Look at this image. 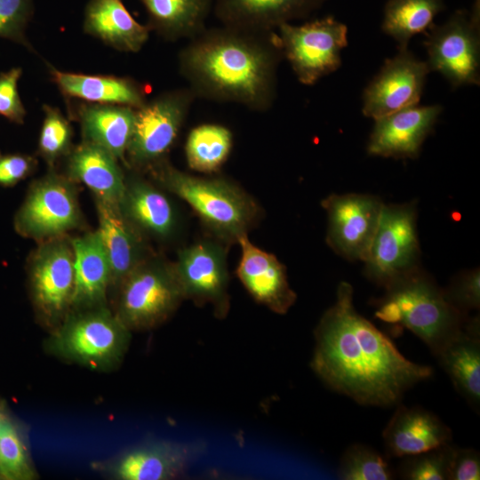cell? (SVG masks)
<instances>
[{
	"label": "cell",
	"mask_w": 480,
	"mask_h": 480,
	"mask_svg": "<svg viewBox=\"0 0 480 480\" xmlns=\"http://www.w3.org/2000/svg\"><path fill=\"white\" fill-rule=\"evenodd\" d=\"M173 268L185 299L210 304L218 318L229 308L227 251L218 241L202 240L179 251Z\"/></svg>",
	"instance_id": "14"
},
{
	"label": "cell",
	"mask_w": 480,
	"mask_h": 480,
	"mask_svg": "<svg viewBox=\"0 0 480 480\" xmlns=\"http://www.w3.org/2000/svg\"><path fill=\"white\" fill-rule=\"evenodd\" d=\"M67 177L84 184L96 199L119 204L125 178L118 160L102 147L83 140L67 156Z\"/></svg>",
	"instance_id": "24"
},
{
	"label": "cell",
	"mask_w": 480,
	"mask_h": 480,
	"mask_svg": "<svg viewBox=\"0 0 480 480\" xmlns=\"http://www.w3.org/2000/svg\"><path fill=\"white\" fill-rule=\"evenodd\" d=\"M151 31L167 41L192 38L205 28L212 0H140Z\"/></svg>",
	"instance_id": "29"
},
{
	"label": "cell",
	"mask_w": 480,
	"mask_h": 480,
	"mask_svg": "<svg viewBox=\"0 0 480 480\" xmlns=\"http://www.w3.org/2000/svg\"><path fill=\"white\" fill-rule=\"evenodd\" d=\"M130 330L105 306L68 313L48 341L57 356L96 371L110 370L124 358Z\"/></svg>",
	"instance_id": "5"
},
{
	"label": "cell",
	"mask_w": 480,
	"mask_h": 480,
	"mask_svg": "<svg viewBox=\"0 0 480 480\" xmlns=\"http://www.w3.org/2000/svg\"><path fill=\"white\" fill-rule=\"evenodd\" d=\"M74 183L53 172L34 181L14 219L17 233L44 241L79 227L82 214Z\"/></svg>",
	"instance_id": "11"
},
{
	"label": "cell",
	"mask_w": 480,
	"mask_h": 480,
	"mask_svg": "<svg viewBox=\"0 0 480 480\" xmlns=\"http://www.w3.org/2000/svg\"><path fill=\"white\" fill-rule=\"evenodd\" d=\"M327 214L326 243L346 260L363 261L384 205L370 194H332L322 201Z\"/></svg>",
	"instance_id": "13"
},
{
	"label": "cell",
	"mask_w": 480,
	"mask_h": 480,
	"mask_svg": "<svg viewBox=\"0 0 480 480\" xmlns=\"http://www.w3.org/2000/svg\"><path fill=\"white\" fill-rule=\"evenodd\" d=\"M185 300L173 264L148 258L120 284L117 317L130 330L152 329Z\"/></svg>",
	"instance_id": "6"
},
{
	"label": "cell",
	"mask_w": 480,
	"mask_h": 480,
	"mask_svg": "<svg viewBox=\"0 0 480 480\" xmlns=\"http://www.w3.org/2000/svg\"><path fill=\"white\" fill-rule=\"evenodd\" d=\"M353 287L340 282L334 304L315 330L311 367L332 390L359 404H398L433 369L407 359L392 340L356 309Z\"/></svg>",
	"instance_id": "1"
},
{
	"label": "cell",
	"mask_w": 480,
	"mask_h": 480,
	"mask_svg": "<svg viewBox=\"0 0 480 480\" xmlns=\"http://www.w3.org/2000/svg\"><path fill=\"white\" fill-rule=\"evenodd\" d=\"M196 99L188 88L166 91L136 108L132 135L126 154L127 164L148 169L164 160Z\"/></svg>",
	"instance_id": "10"
},
{
	"label": "cell",
	"mask_w": 480,
	"mask_h": 480,
	"mask_svg": "<svg viewBox=\"0 0 480 480\" xmlns=\"http://www.w3.org/2000/svg\"><path fill=\"white\" fill-rule=\"evenodd\" d=\"M21 75L20 67L0 73V116L16 124H23L27 115L18 91Z\"/></svg>",
	"instance_id": "38"
},
{
	"label": "cell",
	"mask_w": 480,
	"mask_h": 480,
	"mask_svg": "<svg viewBox=\"0 0 480 480\" xmlns=\"http://www.w3.org/2000/svg\"><path fill=\"white\" fill-rule=\"evenodd\" d=\"M203 442L152 441L132 447L109 467L119 480H168L181 476L204 451Z\"/></svg>",
	"instance_id": "17"
},
{
	"label": "cell",
	"mask_w": 480,
	"mask_h": 480,
	"mask_svg": "<svg viewBox=\"0 0 480 480\" xmlns=\"http://www.w3.org/2000/svg\"><path fill=\"white\" fill-rule=\"evenodd\" d=\"M75 256V288L71 308L105 306L111 283L110 262L98 231L71 240Z\"/></svg>",
	"instance_id": "25"
},
{
	"label": "cell",
	"mask_w": 480,
	"mask_h": 480,
	"mask_svg": "<svg viewBox=\"0 0 480 480\" xmlns=\"http://www.w3.org/2000/svg\"><path fill=\"white\" fill-rule=\"evenodd\" d=\"M480 479V455L472 448L454 446L452 457L449 480Z\"/></svg>",
	"instance_id": "40"
},
{
	"label": "cell",
	"mask_w": 480,
	"mask_h": 480,
	"mask_svg": "<svg viewBox=\"0 0 480 480\" xmlns=\"http://www.w3.org/2000/svg\"><path fill=\"white\" fill-rule=\"evenodd\" d=\"M43 112L44 116L38 140V153L52 166L73 148V131L69 121L58 108L44 104Z\"/></svg>",
	"instance_id": "34"
},
{
	"label": "cell",
	"mask_w": 480,
	"mask_h": 480,
	"mask_svg": "<svg viewBox=\"0 0 480 480\" xmlns=\"http://www.w3.org/2000/svg\"><path fill=\"white\" fill-rule=\"evenodd\" d=\"M237 243L241 258L236 274L243 285L257 302L276 314H285L297 299L290 287L285 267L274 254L253 244L247 235Z\"/></svg>",
	"instance_id": "18"
},
{
	"label": "cell",
	"mask_w": 480,
	"mask_h": 480,
	"mask_svg": "<svg viewBox=\"0 0 480 480\" xmlns=\"http://www.w3.org/2000/svg\"><path fill=\"white\" fill-rule=\"evenodd\" d=\"M395 476L389 458L363 444L348 447L338 468V476L342 480H389Z\"/></svg>",
	"instance_id": "32"
},
{
	"label": "cell",
	"mask_w": 480,
	"mask_h": 480,
	"mask_svg": "<svg viewBox=\"0 0 480 480\" xmlns=\"http://www.w3.org/2000/svg\"><path fill=\"white\" fill-rule=\"evenodd\" d=\"M382 437L387 456L402 458L451 444L452 433L434 412L397 404Z\"/></svg>",
	"instance_id": "19"
},
{
	"label": "cell",
	"mask_w": 480,
	"mask_h": 480,
	"mask_svg": "<svg viewBox=\"0 0 480 480\" xmlns=\"http://www.w3.org/2000/svg\"><path fill=\"white\" fill-rule=\"evenodd\" d=\"M48 68L52 82L67 98L133 108H140L148 101V89L133 78L66 72L51 65Z\"/></svg>",
	"instance_id": "22"
},
{
	"label": "cell",
	"mask_w": 480,
	"mask_h": 480,
	"mask_svg": "<svg viewBox=\"0 0 480 480\" xmlns=\"http://www.w3.org/2000/svg\"><path fill=\"white\" fill-rule=\"evenodd\" d=\"M442 111L438 104H418L376 119L367 153L396 159L417 158Z\"/></svg>",
	"instance_id": "16"
},
{
	"label": "cell",
	"mask_w": 480,
	"mask_h": 480,
	"mask_svg": "<svg viewBox=\"0 0 480 480\" xmlns=\"http://www.w3.org/2000/svg\"><path fill=\"white\" fill-rule=\"evenodd\" d=\"M33 12V0H0V38L13 41L34 52L26 36Z\"/></svg>",
	"instance_id": "36"
},
{
	"label": "cell",
	"mask_w": 480,
	"mask_h": 480,
	"mask_svg": "<svg viewBox=\"0 0 480 480\" xmlns=\"http://www.w3.org/2000/svg\"><path fill=\"white\" fill-rule=\"evenodd\" d=\"M276 30L283 57L302 84L313 85L340 68L348 45L344 23L326 16L299 26L284 23Z\"/></svg>",
	"instance_id": "9"
},
{
	"label": "cell",
	"mask_w": 480,
	"mask_h": 480,
	"mask_svg": "<svg viewBox=\"0 0 480 480\" xmlns=\"http://www.w3.org/2000/svg\"><path fill=\"white\" fill-rule=\"evenodd\" d=\"M98 232L111 267V283L118 286L148 258L142 233L121 212L117 204L96 199Z\"/></svg>",
	"instance_id": "21"
},
{
	"label": "cell",
	"mask_w": 480,
	"mask_h": 480,
	"mask_svg": "<svg viewBox=\"0 0 480 480\" xmlns=\"http://www.w3.org/2000/svg\"><path fill=\"white\" fill-rule=\"evenodd\" d=\"M36 166V160L26 154L0 155V185L12 187L29 176Z\"/></svg>",
	"instance_id": "39"
},
{
	"label": "cell",
	"mask_w": 480,
	"mask_h": 480,
	"mask_svg": "<svg viewBox=\"0 0 480 480\" xmlns=\"http://www.w3.org/2000/svg\"><path fill=\"white\" fill-rule=\"evenodd\" d=\"M374 302L375 316L404 327L436 356L463 330L469 316L446 300L444 290L420 268L387 285Z\"/></svg>",
	"instance_id": "3"
},
{
	"label": "cell",
	"mask_w": 480,
	"mask_h": 480,
	"mask_svg": "<svg viewBox=\"0 0 480 480\" xmlns=\"http://www.w3.org/2000/svg\"><path fill=\"white\" fill-rule=\"evenodd\" d=\"M75 256L71 240L47 239L28 262L31 297L37 312L50 324H60L71 309L75 288Z\"/></svg>",
	"instance_id": "12"
},
{
	"label": "cell",
	"mask_w": 480,
	"mask_h": 480,
	"mask_svg": "<svg viewBox=\"0 0 480 480\" xmlns=\"http://www.w3.org/2000/svg\"><path fill=\"white\" fill-rule=\"evenodd\" d=\"M0 478L4 479V475H3V470H2V468H1V464H0Z\"/></svg>",
	"instance_id": "41"
},
{
	"label": "cell",
	"mask_w": 480,
	"mask_h": 480,
	"mask_svg": "<svg viewBox=\"0 0 480 480\" xmlns=\"http://www.w3.org/2000/svg\"><path fill=\"white\" fill-rule=\"evenodd\" d=\"M424 46L427 64L453 88L480 82V1L471 11L460 9L440 25H432Z\"/></svg>",
	"instance_id": "7"
},
{
	"label": "cell",
	"mask_w": 480,
	"mask_h": 480,
	"mask_svg": "<svg viewBox=\"0 0 480 480\" xmlns=\"http://www.w3.org/2000/svg\"><path fill=\"white\" fill-rule=\"evenodd\" d=\"M118 206L123 215L141 233L166 239L176 231L178 215L171 201L139 176L131 175L125 179Z\"/></svg>",
	"instance_id": "23"
},
{
	"label": "cell",
	"mask_w": 480,
	"mask_h": 480,
	"mask_svg": "<svg viewBox=\"0 0 480 480\" xmlns=\"http://www.w3.org/2000/svg\"><path fill=\"white\" fill-rule=\"evenodd\" d=\"M0 464L4 479L29 480L35 476L19 429L3 412L0 414Z\"/></svg>",
	"instance_id": "33"
},
{
	"label": "cell",
	"mask_w": 480,
	"mask_h": 480,
	"mask_svg": "<svg viewBox=\"0 0 480 480\" xmlns=\"http://www.w3.org/2000/svg\"><path fill=\"white\" fill-rule=\"evenodd\" d=\"M387 59L363 93L362 112L374 120L418 105L430 72L426 61L406 49Z\"/></svg>",
	"instance_id": "15"
},
{
	"label": "cell",
	"mask_w": 480,
	"mask_h": 480,
	"mask_svg": "<svg viewBox=\"0 0 480 480\" xmlns=\"http://www.w3.org/2000/svg\"><path fill=\"white\" fill-rule=\"evenodd\" d=\"M475 1H480V0H475Z\"/></svg>",
	"instance_id": "43"
},
{
	"label": "cell",
	"mask_w": 480,
	"mask_h": 480,
	"mask_svg": "<svg viewBox=\"0 0 480 480\" xmlns=\"http://www.w3.org/2000/svg\"><path fill=\"white\" fill-rule=\"evenodd\" d=\"M326 0H215L223 26L253 32L275 31L284 23L309 16Z\"/></svg>",
	"instance_id": "20"
},
{
	"label": "cell",
	"mask_w": 480,
	"mask_h": 480,
	"mask_svg": "<svg viewBox=\"0 0 480 480\" xmlns=\"http://www.w3.org/2000/svg\"><path fill=\"white\" fill-rule=\"evenodd\" d=\"M161 186L185 201L222 243H237L254 225L259 210L237 185L221 178H201L163 160L148 168Z\"/></svg>",
	"instance_id": "4"
},
{
	"label": "cell",
	"mask_w": 480,
	"mask_h": 480,
	"mask_svg": "<svg viewBox=\"0 0 480 480\" xmlns=\"http://www.w3.org/2000/svg\"><path fill=\"white\" fill-rule=\"evenodd\" d=\"M276 31L253 32L221 26L204 28L178 54L179 71L196 98L270 109L283 59Z\"/></svg>",
	"instance_id": "2"
},
{
	"label": "cell",
	"mask_w": 480,
	"mask_h": 480,
	"mask_svg": "<svg viewBox=\"0 0 480 480\" xmlns=\"http://www.w3.org/2000/svg\"><path fill=\"white\" fill-rule=\"evenodd\" d=\"M443 290L448 302L462 314L468 316L469 311L479 309V268L461 272Z\"/></svg>",
	"instance_id": "37"
},
{
	"label": "cell",
	"mask_w": 480,
	"mask_h": 480,
	"mask_svg": "<svg viewBox=\"0 0 480 480\" xmlns=\"http://www.w3.org/2000/svg\"><path fill=\"white\" fill-rule=\"evenodd\" d=\"M444 8V0H388L382 30L396 41L398 50L406 49L410 39L427 31Z\"/></svg>",
	"instance_id": "30"
},
{
	"label": "cell",
	"mask_w": 480,
	"mask_h": 480,
	"mask_svg": "<svg viewBox=\"0 0 480 480\" xmlns=\"http://www.w3.org/2000/svg\"><path fill=\"white\" fill-rule=\"evenodd\" d=\"M136 108L124 105L83 102L76 108L83 140L97 144L125 162Z\"/></svg>",
	"instance_id": "27"
},
{
	"label": "cell",
	"mask_w": 480,
	"mask_h": 480,
	"mask_svg": "<svg viewBox=\"0 0 480 480\" xmlns=\"http://www.w3.org/2000/svg\"><path fill=\"white\" fill-rule=\"evenodd\" d=\"M420 258L416 205L384 204L363 260L364 275L376 284L386 287L420 268Z\"/></svg>",
	"instance_id": "8"
},
{
	"label": "cell",
	"mask_w": 480,
	"mask_h": 480,
	"mask_svg": "<svg viewBox=\"0 0 480 480\" xmlns=\"http://www.w3.org/2000/svg\"><path fill=\"white\" fill-rule=\"evenodd\" d=\"M3 412L0 411V414L2 413Z\"/></svg>",
	"instance_id": "42"
},
{
	"label": "cell",
	"mask_w": 480,
	"mask_h": 480,
	"mask_svg": "<svg viewBox=\"0 0 480 480\" xmlns=\"http://www.w3.org/2000/svg\"><path fill=\"white\" fill-rule=\"evenodd\" d=\"M233 146L231 131L219 124H203L193 128L185 144L188 165L194 171L211 173L227 161Z\"/></svg>",
	"instance_id": "31"
},
{
	"label": "cell",
	"mask_w": 480,
	"mask_h": 480,
	"mask_svg": "<svg viewBox=\"0 0 480 480\" xmlns=\"http://www.w3.org/2000/svg\"><path fill=\"white\" fill-rule=\"evenodd\" d=\"M84 32L125 52H139L151 29L139 23L123 0H89L84 12Z\"/></svg>",
	"instance_id": "26"
},
{
	"label": "cell",
	"mask_w": 480,
	"mask_h": 480,
	"mask_svg": "<svg viewBox=\"0 0 480 480\" xmlns=\"http://www.w3.org/2000/svg\"><path fill=\"white\" fill-rule=\"evenodd\" d=\"M453 449L451 443L402 457L396 469L397 476L405 480H449Z\"/></svg>",
	"instance_id": "35"
},
{
	"label": "cell",
	"mask_w": 480,
	"mask_h": 480,
	"mask_svg": "<svg viewBox=\"0 0 480 480\" xmlns=\"http://www.w3.org/2000/svg\"><path fill=\"white\" fill-rule=\"evenodd\" d=\"M456 390L475 409L480 405V328L469 317L460 334L436 356Z\"/></svg>",
	"instance_id": "28"
}]
</instances>
